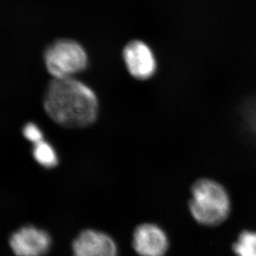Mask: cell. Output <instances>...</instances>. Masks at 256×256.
I'll list each match as a JSON object with an SVG mask.
<instances>
[{"label": "cell", "instance_id": "1", "mask_svg": "<svg viewBox=\"0 0 256 256\" xmlns=\"http://www.w3.org/2000/svg\"><path fill=\"white\" fill-rule=\"evenodd\" d=\"M49 117L66 128H84L96 120L98 100L88 86L74 78H54L44 96Z\"/></svg>", "mask_w": 256, "mask_h": 256}, {"label": "cell", "instance_id": "2", "mask_svg": "<svg viewBox=\"0 0 256 256\" xmlns=\"http://www.w3.org/2000/svg\"><path fill=\"white\" fill-rule=\"evenodd\" d=\"M189 210L194 220L206 226H218L230 213L232 202L226 189L212 179L196 180L191 188Z\"/></svg>", "mask_w": 256, "mask_h": 256}, {"label": "cell", "instance_id": "3", "mask_svg": "<svg viewBox=\"0 0 256 256\" xmlns=\"http://www.w3.org/2000/svg\"><path fill=\"white\" fill-rule=\"evenodd\" d=\"M44 60L48 72L56 79L70 78L85 70L86 52L78 42L59 39L46 48Z\"/></svg>", "mask_w": 256, "mask_h": 256}, {"label": "cell", "instance_id": "4", "mask_svg": "<svg viewBox=\"0 0 256 256\" xmlns=\"http://www.w3.org/2000/svg\"><path fill=\"white\" fill-rule=\"evenodd\" d=\"M51 236L44 230L27 226L11 236L10 246L16 256H42L50 250Z\"/></svg>", "mask_w": 256, "mask_h": 256}, {"label": "cell", "instance_id": "5", "mask_svg": "<svg viewBox=\"0 0 256 256\" xmlns=\"http://www.w3.org/2000/svg\"><path fill=\"white\" fill-rule=\"evenodd\" d=\"M168 247V237L160 226L144 223L134 232L133 248L138 256H165Z\"/></svg>", "mask_w": 256, "mask_h": 256}, {"label": "cell", "instance_id": "6", "mask_svg": "<svg viewBox=\"0 0 256 256\" xmlns=\"http://www.w3.org/2000/svg\"><path fill=\"white\" fill-rule=\"evenodd\" d=\"M123 58L131 76L138 80H147L154 74L157 64L152 50L147 44L136 40L126 45Z\"/></svg>", "mask_w": 256, "mask_h": 256}, {"label": "cell", "instance_id": "7", "mask_svg": "<svg viewBox=\"0 0 256 256\" xmlns=\"http://www.w3.org/2000/svg\"><path fill=\"white\" fill-rule=\"evenodd\" d=\"M73 256H118V248L104 232L86 230L73 242Z\"/></svg>", "mask_w": 256, "mask_h": 256}, {"label": "cell", "instance_id": "8", "mask_svg": "<svg viewBox=\"0 0 256 256\" xmlns=\"http://www.w3.org/2000/svg\"><path fill=\"white\" fill-rule=\"evenodd\" d=\"M236 256H256V232L244 230L232 244Z\"/></svg>", "mask_w": 256, "mask_h": 256}, {"label": "cell", "instance_id": "9", "mask_svg": "<svg viewBox=\"0 0 256 256\" xmlns=\"http://www.w3.org/2000/svg\"><path fill=\"white\" fill-rule=\"evenodd\" d=\"M32 154L39 164L46 168H52L58 164V158L54 147L42 140L34 144Z\"/></svg>", "mask_w": 256, "mask_h": 256}, {"label": "cell", "instance_id": "10", "mask_svg": "<svg viewBox=\"0 0 256 256\" xmlns=\"http://www.w3.org/2000/svg\"><path fill=\"white\" fill-rule=\"evenodd\" d=\"M22 134L25 138L30 142L36 144L38 142L44 140V134L38 126L34 123H28L24 126Z\"/></svg>", "mask_w": 256, "mask_h": 256}]
</instances>
